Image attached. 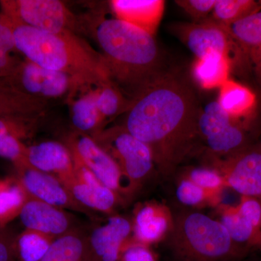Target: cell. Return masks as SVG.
I'll return each mask as SVG.
<instances>
[{
    "instance_id": "1",
    "label": "cell",
    "mask_w": 261,
    "mask_h": 261,
    "mask_svg": "<svg viewBox=\"0 0 261 261\" xmlns=\"http://www.w3.org/2000/svg\"><path fill=\"white\" fill-rule=\"evenodd\" d=\"M200 108L186 77L168 70L132 99L122 126L148 146L163 180L174 178L181 165L200 153Z\"/></svg>"
},
{
    "instance_id": "2",
    "label": "cell",
    "mask_w": 261,
    "mask_h": 261,
    "mask_svg": "<svg viewBox=\"0 0 261 261\" xmlns=\"http://www.w3.org/2000/svg\"><path fill=\"white\" fill-rule=\"evenodd\" d=\"M96 37L111 82L128 88L133 99L168 70L154 36L132 24L105 19L98 24Z\"/></svg>"
},
{
    "instance_id": "3",
    "label": "cell",
    "mask_w": 261,
    "mask_h": 261,
    "mask_svg": "<svg viewBox=\"0 0 261 261\" xmlns=\"http://www.w3.org/2000/svg\"><path fill=\"white\" fill-rule=\"evenodd\" d=\"M9 22L15 46L25 59L46 69L66 73L80 85L101 86L111 82L103 57L76 34H53Z\"/></svg>"
},
{
    "instance_id": "4",
    "label": "cell",
    "mask_w": 261,
    "mask_h": 261,
    "mask_svg": "<svg viewBox=\"0 0 261 261\" xmlns=\"http://www.w3.org/2000/svg\"><path fill=\"white\" fill-rule=\"evenodd\" d=\"M173 214L172 231L160 244L161 261H240L253 253L235 243L218 219L190 208Z\"/></svg>"
},
{
    "instance_id": "5",
    "label": "cell",
    "mask_w": 261,
    "mask_h": 261,
    "mask_svg": "<svg viewBox=\"0 0 261 261\" xmlns=\"http://www.w3.org/2000/svg\"><path fill=\"white\" fill-rule=\"evenodd\" d=\"M197 132L203 166L231 157L253 144L247 125L228 115L218 101L201 107Z\"/></svg>"
},
{
    "instance_id": "6",
    "label": "cell",
    "mask_w": 261,
    "mask_h": 261,
    "mask_svg": "<svg viewBox=\"0 0 261 261\" xmlns=\"http://www.w3.org/2000/svg\"><path fill=\"white\" fill-rule=\"evenodd\" d=\"M93 138L118 164L126 182L129 200L151 178L158 176L148 146L130 135L123 126L99 130Z\"/></svg>"
},
{
    "instance_id": "7",
    "label": "cell",
    "mask_w": 261,
    "mask_h": 261,
    "mask_svg": "<svg viewBox=\"0 0 261 261\" xmlns=\"http://www.w3.org/2000/svg\"><path fill=\"white\" fill-rule=\"evenodd\" d=\"M1 13L10 21L53 34H76L77 20L62 2L57 0H3Z\"/></svg>"
},
{
    "instance_id": "8",
    "label": "cell",
    "mask_w": 261,
    "mask_h": 261,
    "mask_svg": "<svg viewBox=\"0 0 261 261\" xmlns=\"http://www.w3.org/2000/svg\"><path fill=\"white\" fill-rule=\"evenodd\" d=\"M0 83L44 101L62 97L75 86L80 85L66 73L46 69L27 59L22 60L9 76L0 80Z\"/></svg>"
},
{
    "instance_id": "9",
    "label": "cell",
    "mask_w": 261,
    "mask_h": 261,
    "mask_svg": "<svg viewBox=\"0 0 261 261\" xmlns=\"http://www.w3.org/2000/svg\"><path fill=\"white\" fill-rule=\"evenodd\" d=\"M204 166L217 171L226 188L261 201V141L231 157L212 161Z\"/></svg>"
},
{
    "instance_id": "10",
    "label": "cell",
    "mask_w": 261,
    "mask_h": 261,
    "mask_svg": "<svg viewBox=\"0 0 261 261\" xmlns=\"http://www.w3.org/2000/svg\"><path fill=\"white\" fill-rule=\"evenodd\" d=\"M65 145L72 155L87 166L103 185L118 194L125 202L129 200L126 182L118 164L93 137L77 132L68 137Z\"/></svg>"
},
{
    "instance_id": "11",
    "label": "cell",
    "mask_w": 261,
    "mask_h": 261,
    "mask_svg": "<svg viewBox=\"0 0 261 261\" xmlns=\"http://www.w3.org/2000/svg\"><path fill=\"white\" fill-rule=\"evenodd\" d=\"M72 155V154H71ZM73 175L65 187L81 205L92 212L111 216L125 203L118 194L108 188L80 160L72 155Z\"/></svg>"
},
{
    "instance_id": "12",
    "label": "cell",
    "mask_w": 261,
    "mask_h": 261,
    "mask_svg": "<svg viewBox=\"0 0 261 261\" xmlns=\"http://www.w3.org/2000/svg\"><path fill=\"white\" fill-rule=\"evenodd\" d=\"M17 181L28 195L64 210L84 214L94 219L95 214L81 205L59 179L32 167L18 168Z\"/></svg>"
},
{
    "instance_id": "13",
    "label": "cell",
    "mask_w": 261,
    "mask_h": 261,
    "mask_svg": "<svg viewBox=\"0 0 261 261\" xmlns=\"http://www.w3.org/2000/svg\"><path fill=\"white\" fill-rule=\"evenodd\" d=\"M173 32L191 51L196 59L212 53L228 57L235 49L227 31L210 18L202 21L180 23L173 27Z\"/></svg>"
},
{
    "instance_id": "14",
    "label": "cell",
    "mask_w": 261,
    "mask_h": 261,
    "mask_svg": "<svg viewBox=\"0 0 261 261\" xmlns=\"http://www.w3.org/2000/svg\"><path fill=\"white\" fill-rule=\"evenodd\" d=\"M132 236L130 219L113 214L87 231L91 261H118L123 247Z\"/></svg>"
},
{
    "instance_id": "15",
    "label": "cell",
    "mask_w": 261,
    "mask_h": 261,
    "mask_svg": "<svg viewBox=\"0 0 261 261\" xmlns=\"http://www.w3.org/2000/svg\"><path fill=\"white\" fill-rule=\"evenodd\" d=\"M130 221L132 240L152 247L160 245L171 232L174 214L166 204L147 200L135 206Z\"/></svg>"
},
{
    "instance_id": "16",
    "label": "cell",
    "mask_w": 261,
    "mask_h": 261,
    "mask_svg": "<svg viewBox=\"0 0 261 261\" xmlns=\"http://www.w3.org/2000/svg\"><path fill=\"white\" fill-rule=\"evenodd\" d=\"M39 115L0 117V158L11 161L15 169L31 167L27 159L29 140L37 130Z\"/></svg>"
},
{
    "instance_id": "17",
    "label": "cell",
    "mask_w": 261,
    "mask_h": 261,
    "mask_svg": "<svg viewBox=\"0 0 261 261\" xmlns=\"http://www.w3.org/2000/svg\"><path fill=\"white\" fill-rule=\"evenodd\" d=\"M18 217L25 229L56 239L80 227L73 214L32 197L24 204Z\"/></svg>"
},
{
    "instance_id": "18",
    "label": "cell",
    "mask_w": 261,
    "mask_h": 261,
    "mask_svg": "<svg viewBox=\"0 0 261 261\" xmlns=\"http://www.w3.org/2000/svg\"><path fill=\"white\" fill-rule=\"evenodd\" d=\"M29 166L59 179L64 185L73 175V161L65 144L46 141L27 146Z\"/></svg>"
},
{
    "instance_id": "19",
    "label": "cell",
    "mask_w": 261,
    "mask_h": 261,
    "mask_svg": "<svg viewBox=\"0 0 261 261\" xmlns=\"http://www.w3.org/2000/svg\"><path fill=\"white\" fill-rule=\"evenodd\" d=\"M219 221L235 243L252 252H261V216L243 214L236 205L220 204L215 208Z\"/></svg>"
},
{
    "instance_id": "20",
    "label": "cell",
    "mask_w": 261,
    "mask_h": 261,
    "mask_svg": "<svg viewBox=\"0 0 261 261\" xmlns=\"http://www.w3.org/2000/svg\"><path fill=\"white\" fill-rule=\"evenodd\" d=\"M111 4L116 18L153 36L165 8L162 0H113Z\"/></svg>"
},
{
    "instance_id": "21",
    "label": "cell",
    "mask_w": 261,
    "mask_h": 261,
    "mask_svg": "<svg viewBox=\"0 0 261 261\" xmlns=\"http://www.w3.org/2000/svg\"><path fill=\"white\" fill-rule=\"evenodd\" d=\"M231 61L228 57L212 53L195 59L192 65V75L201 88L211 90L220 88L228 80Z\"/></svg>"
},
{
    "instance_id": "22",
    "label": "cell",
    "mask_w": 261,
    "mask_h": 261,
    "mask_svg": "<svg viewBox=\"0 0 261 261\" xmlns=\"http://www.w3.org/2000/svg\"><path fill=\"white\" fill-rule=\"evenodd\" d=\"M42 261H91L87 230L80 226L56 238Z\"/></svg>"
},
{
    "instance_id": "23",
    "label": "cell",
    "mask_w": 261,
    "mask_h": 261,
    "mask_svg": "<svg viewBox=\"0 0 261 261\" xmlns=\"http://www.w3.org/2000/svg\"><path fill=\"white\" fill-rule=\"evenodd\" d=\"M226 28L235 49V55L252 56L261 48V10L235 22Z\"/></svg>"
},
{
    "instance_id": "24",
    "label": "cell",
    "mask_w": 261,
    "mask_h": 261,
    "mask_svg": "<svg viewBox=\"0 0 261 261\" xmlns=\"http://www.w3.org/2000/svg\"><path fill=\"white\" fill-rule=\"evenodd\" d=\"M219 89L218 102L228 115L240 120L250 116L256 104V97L250 89L230 80Z\"/></svg>"
},
{
    "instance_id": "25",
    "label": "cell",
    "mask_w": 261,
    "mask_h": 261,
    "mask_svg": "<svg viewBox=\"0 0 261 261\" xmlns=\"http://www.w3.org/2000/svg\"><path fill=\"white\" fill-rule=\"evenodd\" d=\"M29 197L16 178L0 180V226L18 217Z\"/></svg>"
},
{
    "instance_id": "26",
    "label": "cell",
    "mask_w": 261,
    "mask_h": 261,
    "mask_svg": "<svg viewBox=\"0 0 261 261\" xmlns=\"http://www.w3.org/2000/svg\"><path fill=\"white\" fill-rule=\"evenodd\" d=\"M176 196L178 202L187 208L200 211L205 207L216 208L222 203L223 194L206 191L183 176H178Z\"/></svg>"
},
{
    "instance_id": "27",
    "label": "cell",
    "mask_w": 261,
    "mask_h": 261,
    "mask_svg": "<svg viewBox=\"0 0 261 261\" xmlns=\"http://www.w3.org/2000/svg\"><path fill=\"white\" fill-rule=\"evenodd\" d=\"M46 101L29 97L0 83V117L9 115H39Z\"/></svg>"
},
{
    "instance_id": "28",
    "label": "cell",
    "mask_w": 261,
    "mask_h": 261,
    "mask_svg": "<svg viewBox=\"0 0 261 261\" xmlns=\"http://www.w3.org/2000/svg\"><path fill=\"white\" fill-rule=\"evenodd\" d=\"M103 121L96 105V89L75 99L72 106V123L78 132L95 135Z\"/></svg>"
},
{
    "instance_id": "29",
    "label": "cell",
    "mask_w": 261,
    "mask_h": 261,
    "mask_svg": "<svg viewBox=\"0 0 261 261\" xmlns=\"http://www.w3.org/2000/svg\"><path fill=\"white\" fill-rule=\"evenodd\" d=\"M56 238L25 229L17 235L15 251L18 261H42Z\"/></svg>"
},
{
    "instance_id": "30",
    "label": "cell",
    "mask_w": 261,
    "mask_h": 261,
    "mask_svg": "<svg viewBox=\"0 0 261 261\" xmlns=\"http://www.w3.org/2000/svg\"><path fill=\"white\" fill-rule=\"evenodd\" d=\"M260 10L261 1L216 0L210 18L223 27H228Z\"/></svg>"
},
{
    "instance_id": "31",
    "label": "cell",
    "mask_w": 261,
    "mask_h": 261,
    "mask_svg": "<svg viewBox=\"0 0 261 261\" xmlns=\"http://www.w3.org/2000/svg\"><path fill=\"white\" fill-rule=\"evenodd\" d=\"M8 19L0 13V80L9 76L22 61Z\"/></svg>"
},
{
    "instance_id": "32",
    "label": "cell",
    "mask_w": 261,
    "mask_h": 261,
    "mask_svg": "<svg viewBox=\"0 0 261 261\" xmlns=\"http://www.w3.org/2000/svg\"><path fill=\"white\" fill-rule=\"evenodd\" d=\"M132 102L125 99L112 82L99 86L96 89V105L103 120L128 111Z\"/></svg>"
},
{
    "instance_id": "33",
    "label": "cell",
    "mask_w": 261,
    "mask_h": 261,
    "mask_svg": "<svg viewBox=\"0 0 261 261\" xmlns=\"http://www.w3.org/2000/svg\"><path fill=\"white\" fill-rule=\"evenodd\" d=\"M181 176L193 182L206 191L223 194L224 189H226L224 179L220 173L207 166L187 168L181 173Z\"/></svg>"
},
{
    "instance_id": "34",
    "label": "cell",
    "mask_w": 261,
    "mask_h": 261,
    "mask_svg": "<svg viewBox=\"0 0 261 261\" xmlns=\"http://www.w3.org/2000/svg\"><path fill=\"white\" fill-rule=\"evenodd\" d=\"M118 261H161L152 247L137 243L130 238L120 254Z\"/></svg>"
},
{
    "instance_id": "35",
    "label": "cell",
    "mask_w": 261,
    "mask_h": 261,
    "mask_svg": "<svg viewBox=\"0 0 261 261\" xmlns=\"http://www.w3.org/2000/svg\"><path fill=\"white\" fill-rule=\"evenodd\" d=\"M175 3L190 15L195 22H199L209 18L216 0H177Z\"/></svg>"
},
{
    "instance_id": "36",
    "label": "cell",
    "mask_w": 261,
    "mask_h": 261,
    "mask_svg": "<svg viewBox=\"0 0 261 261\" xmlns=\"http://www.w3.org/2000/svg\"><path fill=\"white\" fill-rule=\"evenodd\" d=\"M17 235L6 226H0V261H18L15 251Z\"/></svg>"
},
{
    "instance_id": "37",
    "label": "cell",
    "mask_w": 261,
    "mask_h": 261,
    "mask_svg": "<svg viewBox=\"0 0 261 261\" xmlns=\"http://www.w3.org/2000/svg\"><path fill=\"white\" fill-rule=\"evenodd\" d=\"M250 61L253 66L256 80L261 86V48L252 53L250 58Z\"/></svg>"
},
{
    "instance_id": "38",
    "label": "cell",
    "mask_w": 261,
    "mask_h": 261,
    "mask_svg": "<svg viewBox=\"0 0 261 261\" xmlns=\"http://www.w3.org/2000/svg\"><path fill=\"white\" fill-rule=\"evenodd\" d=\"M240 261H261V255L257 252H253Z\"/></svg>"
}]
</instances>
